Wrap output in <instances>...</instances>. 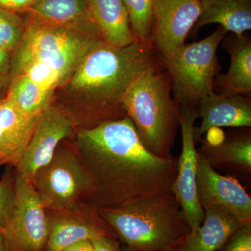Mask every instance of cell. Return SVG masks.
<instances>
[{
  "label": "cell",
  "instance_id": "6da1fadb",
  "mask_svg": "<svg viewBox=\"0 0 251 251\" xmlns=\"http://www.w3.org/2000/svg\"><path fill=\"white\" fill-rule=\"evenodd\" d=\"M74 141L93 185L84 202L97 210L171 192L177 158L164 159L150 152L129 117L77 130Z\"/></svg>",
  "mask_w": 251,
  "mask_h": 251
},
{
  "label": "cell",
  "instance_id": "7a4b0ae2",
  "mask_svg": "<svg viewBox=\"0 0 251 251\" xmlns=\"http://www.w3.org/2000/svg\"><path fill=\"white\" fill-rule=\"evenodd\" d=\"M158 64L151 46L138 41L122 48L105 43L81 61L64 84L70 94L61 107L77 130L127 117L123 99L138 77Z\"/></svg>",
  "mask_w": 251,
  "mask_h": 251
},
{
  "label": "cell",
  "instance_id": "3957f363",
  "mask_svg": "<svg viewBox=\"0 0 251 251\" xmlns=\"http://www.w3.org/2000/svg\"><path fill=\"white\" fill-rule=\"evenodd\" d=\"M119 240L137 251H162L183 242L191 228L172 192L98 210Z\"/></svg>",
  "mask_w": 251,
  "mask_h": 251
},
{
  "label": "cell",
  "instance_id": "277c9868",
  "mask_svg": "<svg viewBox=\"0 0 251 251\" xmlns=\"http://www.w3.org/2000/svg\"><path fill=\"white\" fill-rule=\"evenodd\" d=\"M172 94L171 79L158 62L138 77L122 101L143 146L164 159L174 158L179 127L180 106Z\"/></svg>",
  "mask_w": 251,
  "mask_h": 251
},
{
  "label": "cell",
  "instance_id": "5b68a950",
  "mask_svg": "<svg viewBox=\"0 0 251 251\" xmlns=\"http://www.w3.org/2000/svg\"><path fill=\"white\" fill-rule=\"evenodd\" d=\"M25 22L23 40L11 52L10 70L25 63L40 62L69 79L86 55L104 43L97 29L46 24L28 18Z\"/></svg>",
  "mask_w": 251,
  "mask_h": 251
},
{
  "label": "cell",
  "instance_id": "8992f818",
  "mask_svg": "<svg viewBox=\"0 0 251 251\" xmlns=\"http://www.w3.org/2000/svg\"><path fill=\"white\" fill-rule=\"evenodd\" d=\"M226 34L219 27L202 40L158 54L157 59L169 75L172 93L179 106L197 108L201 99L214 92L220 69L218 48Z\"/></svg>",
  "mask_w": 251,
  "mask_h": 251
},
{
  "label": "cell",
  "instance_id": "52a82bcc",
  "mask_svg": "<svg viewBox=\"0 0 251 251\" xmlns=\"http://www.w3.org/2000/svg\"><path fill=\"white\" fill-rule=\"evenodd\" d=\"M31 185L48 210L76 207L93 191L92 180L72 139L59 143L50 161L36 172Z\"/></svg>",
  "mask_w": 251,
  "mask_h": 251
},
{
  "label": "cell",
  "instance_id": "ba28073f",
  "mask_svg": "<svg viewBox=\"0 0 251 251\" xmlns=\"http://www.w3.org/2000/svg\"><path fill=\"white\" fill-rule=\"evenodd\" d=\"M16 193L14 212L2 232L6 251H45L49 232L45 207L32 185L16 171Z\"/></svg>",
  "mask_w": 251,
  "mask_h": 251
},
{
  "label": "cell",
  "instance_id": "9c48e42d",
  "mask_svg": "<svg viewBox=\"0 0 251 251\" xmlns=\"http://www.w3.org/2000/svg\"><path fill=\"white\" fill-rule=\"evenodd\" d=\"M198 118L199 115L196 107L180 106L182 151L177 161V175L171 187V192L179 203L191 228L190 234L195 233L201 227L205 214L196 193L198 153L193 130Z\"/></svg>",
  "mask_w": 251,
  "mask_h": 251
},
{
  "label": "cell",
  "instance_id": "30bf717a",
  "mask_svg": "<svg viewBox=\"0 0 251 251\" xmlns=\"http://www.w3.org/2000/svg\"><path fill=\"white\" fill-rule=\"evenodd\" d=\"M76 132L67 114L59 105L52 104L38 118L22 161L16 168L18 175L31 184L36 172L50 161L59 143L72 139Z\"/></svg>",
  "mask_w": 251,
  "mask_h": 251
},
{
  "label": "cell",
  "instance_id": "8fae6325",
  "mask_svg": "<svg viewBox=\"0 0 251 251\" xmlns=\"http://www.w3.org/2000/svg\"><path fill=\"white\" fill-rule=\"evenodd\" d=\"M46 214L49 232L45 251H61L73 243L99 235L117 238L98 210L85 202L72 209H46Z\"/></svg>",
  "mask_w": 251,
  "mask_h": 251
},
{
  "label": "cell",
  "instance_id": "7c38bea8",
  "mask_svg": "<svg viewBox=\"0 0 251 251\" xmlns=\"http://www.w3.org/2000/svg\"><path fill=\"white\" fill-rule=\"evenodd\" d=\"M199 0H155L150 44L159 54L184 46L197 21Z\"/></svg>",
  "mask_w": 251,
  "mask_h": 251
},
{
  "label": "cell",
  "instance_id": "4fadbf2b",
  "mask_svg": "<svg viewBox=\"0 0 251 251\" xmlns=\"http://www.w3.org/2000/svg\"><path fill=\"white\" fill-rule=\"evenodd\" d=\"M196 193L203 209L207 206H224L242 224L251 222V198L245 188L232 176L220 174L198 153Z\"/></svg>",
  "mask_w": 251,
  "mask_h": 251
},
{
  "label": "cell",
  "instance_id": "5bb4252c",
  "mask_svg": "<svg viewBox=\"0 0 251 251\" xmlns=\"http://www.w3.org/2000/svg\"><path fill=\"white\" fill-rule=\"evenodd\" d=\"M200 126L194 127L195 143H200L206 132L219 127L251 126V99L243 94H220L215 91L200 100Z\"/></svg>",
  "mask_w": 251,
  "mask_h": 251
},
{
  "label": "cell",
  "instance_id": "9a60e30c",
  "mask_svg": "<svg viewBox=\"0 0 251 251\" xmlns=\"http://www.w3.org/2000/svg\"><path fill=\"white\" fill-rule=\"evenodd\" d=\"M39 117L28 118L7 99L0 100V166H19Z\"/></svg>",
  "mask_w": 251,
  "mask_h": 251
},
{
  "label": "cell",
  "instance_id": "2e32d148",
  "mask_svg": "<svg viewBox=\"0 0 251 251\" xmlns=\"http://www.w3.org/2000/svg\"><path fill=\"white\" fill-rule=\"evenodd\" d=\"M198 154L214 170L221 168L251 175V132L249 127L232 132L214 143L202 139Z\"/></svg>",
  "mask_w": 251,
  "mask_h": 251
},
{
  "label": "cell",
  "instance_id": "e0dca14e",
  "mask_svg": "<svg viewBox=\"0 0 251 251\" xmlns=\"http://www.w3.org/2000/svg\"><path fill=\"white\" fill-rule=\"evenodd\" d=\"M89 14L107 45L126 47L137 41L123 0H87Z\"/></svg>",
  "mask_w": 251,
  "mask_h": 251
},
{
  "label": "cell",
  "instance_id": "ac0fdd59",
  "mask_svg": "<svg viewBox=\"0 0 251 251\" xmlns=\"http://www.w3.org/2000/svg\"><path fill=\"white\" fill-rule=\"evenodd\" d=\"M204 210L201 227L185 239L184 251H218L244 224L224 206H207Z\"/></svg>",
  "mask_w": 251,
  "mask_h": 251
},
{
  "label": "cell",
  "instance_id": "d6986e66",
  "mask_svg": "<svg viewBox=\"0 0 251 251\" xmlns=\"http://www.w3.org/2000/svg\"><path fill=\"white\" fill-rule=\"evenodd\" d=\"M225 49L228 51L230 66L226 74L218 75L214 90L217 93L251 96V39L244 34L237 37L232 34L223 39Z\"/></svg>",
  "mask_w": 251,
  "mask_h": 251
},
{
  "label": "cell",
  "instance_id": "ffe728a7",
  "mask_svg": "<svg viewBox=\"0 0 251 251\" xmlns=\"http://www.w3.org/2000/svg\"><path fill=\"white\" fill-rule=\"evenodd\" d=\"M201 11L191 34L211 23L242 37L251 29V0H199Z\"/></svg>",
  "mask_w": 251,
  "mask_h": 251
},
{
  "label": "cell",
  "instance_id": "44dd1931",
  "mask_svg": "<svg viewBox=\"0 0 251 251\" xmlns=\"http://www.w3.org/2000/svg\"><path fill=\"white\" fill-rule=\"evenodd\" d=\"M27 11L28 19L37 22L98 30L89 14L87 0H34Z\"/></svg>",
  "mask_w": 251,
  "mask_h": 251
},
{
  "label": "cell",
  "instance_id": "7402d4cb",
  "mask_svg": "<svg viewBox=\"0 0 251 251\" xmlns=\"http://www.w3.org/2000/svg\"><path fill=\"white\" fill-rule=\"evenodd\" d=\"M54 92L21 74L11 79L6 98L23 115L35 118L53 104Z\"/></svg>",
  "mask_w": 251,
  "mask_h": 251
},
{
  "label": "cell",
  "instance_id": "603a6c76",
  "mask_svg": "<svg viewBox=\"0 0 251 251\" xmlns=\"http://www.w3.org/2000/svg\"><path fill=\"white\" fill-rule=\"evenodd\" d=\"M123 1L129 15L130 26L137 41L143 45L151 46L150 36L153 25L155 0Z\"/></svg>",
  "mask_w": 251,
  "mask_h": 251
},
{
  "label": "cell",
  "instance_id": "cb8c5ba5",
  "mask_svg": "<svg viewBox=\"0 0 251 251\" xmlns=\"http://www.w3.org/2000/svg\"><path fill=\"white\" fill-rule=\"evenodd\" d=\"M24 75L36 84L50 90H55L64 85L67 77L53 67L45 63L30 62L21 64L11 69L10 79L18 75Z\"/></svg>",
  "mask_w": 251,
  "mask_h": 251
},
{
  "label": "cell",
  "instance_id": "d4e9b609",
  "mask_svg": "<svg viewBox=\"0 0 251 251\" xmlns=\"http://www.w3.org/2000/svg\"><path fill=\"white\" fill-rule=\"evenodd\" d=\"M25 28L16 12L0 7V47L12 52L22 41Z\"/></svg>",
  "mask_w": 251,
  "mask_h": 251
},
{
  "label": "cell",
  "instance_id": "484cf974",
  "mask_svg": "<svg viewBox=\"0 0 251 251\" xmlns=\"http://www.w3.org/2000/svg\"><path fill=\"white\" fill-rule=\"evenodd\" d=\"M16 198V169L6 166L0 180V230L1 232L14 212Z\"/></svg>",
  "mask_w": 251,
  "mask_h": 251
},
{
  "label": "cell",
  "instance_id": "4316f807",
  "mask_svg": "<svg viewBox=\"0 0 251 251\" xmlns=\"http://www.w3.org/2000/svg\"><path fill=\"white\" fill-rule=\"evenodd\" d=\"M218 251H251V221L243 224Z\"/></svg>",
  "mask_w": 251,
  "mask_h": 251
},
{
  "label": "cell",
  "instance_id": "83f0119b",
  "mask_svg": "<svg viewBox=\"0 0 251 251\" xmlns=\"http://www.w3.org/2000/svg\"><path fill=\"white\" fill-rule=\"evenodd\" d=\"M94 251H125L116 237L99 235L91 239Z\"/></svg>",
  "mask_w": 251,
  "mask_h": 251
},
{
  "label": "cell",
  "instance_id": "f1b7e54d",
  "mask_svg": "<svg viewBox=\"0 0 251 251\" xmlns=\"http://www.w3.org/2000/svg\"><path fill=\"white\" fill-rule=\"evenodd\" d=\"M34 0H0V7L9 11H16L27 10Z\"/></svg>",
  "mask_w": 251,
  "mask_h": 251
},
{
  "label": "cell",
  "instance_id": "f546056e",
  "mask_svg": "<svg viewBox=\"0 0 251 251\" xmlns=\"http://www.w3.org/2000/svg\"><path fill=\"white\" fill-rule=\"evenodd\" d=\"M11 52L0 47V75H9Z\"/></svg>",
  "mask_w": 251,
  "mask_h": 251
},
{
  "label": "cell",
  "instance_id": "4dcf8cb0",
  "mask_svg": "<svg viewBox=\"0 0 251 251\" xmlns=\"http://www.w3.org/2000/svg\"><path fill=\"white\" fill-rule=\"evenodd\" d=\"M61 251H94L90 239H83L70 244Z\"/></svg>",
  "mask_w": 251,
  "mask_h": 251
},
{
  "label": "cell",
  "instance_id": "1f68e13d",
  "mask_svg": "<svg viewBox=\"0 0 251 251\" xmlns=\"http://www.w3.org/2000/svg\"><path fill=\"white\" fill-rule=\"evenodd\" d=\"M11 82L9 75H0V100L6 98V96L2 95L5 90H8Z\"/></svg>",
  "mask_w": 251,
  "mask_h": 251
},
{
  "label": "cell",
  "instance_id": "d6a6232c",
  "mask_svg": "<svg viewBox=\"0 0 251 251\" xmlns=\"http://www.w3.org/2000/svg\"><path fill=\"white\" fill-rule=\"evenodd\" d=\"M184 241L162 251H184Z\"/></svg>",
  "mask_w": 251,
  "mask_h": 251
},
{
  "label": "cell",
  "instance_id": "836d02e7",
  "mask_svg": "<svg viewBox=\"0 0 251 251\" xmlns=\"http://www.w3.org/2000/svg\"><path fill=\"white\" fill-rule=\"evenodd\" d=\"M0 251H6L4 235L1 230H0Z\"/></svg>",
  "mask_w": 251,
  "mask_h": 251
},
{
  "label": "cell",
  "instance_id": "e575fe53",
  "mask_svg": "<svg viewBox=\"0 0 251 251\" xmlns=\"http://www.w3.org/2000/svg\"><path fill=\"white\" fill-rule=\"evenodd\" d=\"M123 247L125 251H137L134 250V249H131V248L126 247V246H123Z\"/></svg>",
  "mask_w": 251,
  "mask_h": 251
}]
</instances>
